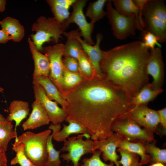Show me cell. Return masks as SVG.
I'll return each mask as SVG.
<instances>
[{
  "instance_id": "cell-1",
  "label": "cell",
  "mask_w": 166,
  "mask_h": 166,
  "mask_svg": "<svg viewBox=\"0 0 166 166\" xmlns=\"http://www.w3.org/2000/svg\"><path fill=\"white\" fill-rule=\"evenodd\" d=\"M61 93L67 103V117L86 128L93 140L111 136L114 121L134 107L130 96L104 77L85 79Z\"/></svg>"
},
{
  "instance_id": "cell-2",
  "label": "cell",
  "mask_w": 166,
  "mask_h": 166,
  "mask_svg": "<svg viewBox=\"0 0 166 166\" xmlns=\"http://www.w3.org/2000/svg\"><path fill=\"white\" fill-rule=\"evenodd\" d=\"M149 55V49L138 41L103 51L100 66L103 77L132 98L149 83L146 65Z\"/></svg>"
},
{
  "instance_id": "cell-3",
  "label": "cell",
  "mask_w": 166,
  "mask_h": 166,
  "mask_svg": "<svg viewBox=\"0 0 166 166\" xmlns=\"http://www.w3.org/2000/svg\"><path fill=\"white\" fill-rule=\"evenodd\" d=\"M141 16L145 30L155 35L159 42L166 41V6L162 0H148Z\"/></svg>"
},
{
  "instance_id": "cell-4",
  "label": "cell",
  "mask_w": 166,
  "mask_h": 166,
  "mask_svg": "<svg viewBox=\"0 0 166 166\" xmlns=\"http://www.w3.org/2000/svg\"><path fill=\"white\" fill-rule=\"evenodd\" d=\"M51 132L50 129L38 133L27 131L15 138V141L24 145L25 154L35 166H45L47 162L46 140Z\"/></svg>"
},
{
  "instance_id": "cell-5",
  "label": "cell",
  "mask_w": 166,
  "mask_h": 166,
  "mask_svg": "<svg viewBox=\"0 0 166 166\" xmlns=\"http://www.w3.org/2000/svg\"><path fill=\"white\" fill-rule=\"evenodd\" d=\"M106 16L110 24L114 36L118 39H125L130 35H135L136 29L142 33L145 30L141 28L136 15L125 16L113 8L112 0L106 3Z\"/></svg>"
},
{
  "instance_id": "cell-6",
  "label": "cell",
  "mask_w": 166,
  "mask_h": 166,
  "mask_svg": "<svg viewBox=\"0 0 166 166\" xmlns=\"http://www.w3.org/2000/svg\"><path fill=\"white\" fill-rule=\"evenodd\" d=\"M32 30L36 33L31 35L37 49L39 51L43 50L42 46L45 42L52 39L57 43L62 38L64 32L62 30L61 24L54 18H47L41 16L34 23Z\"/></svg>"
},
{
  "instance_id": "cell-7",
  "label": "cell",
  "mask_w": 166,
  "mask_h": 166,
  "mask_svg": "<svg viewBox=\"0 0 166 166\" xmlns=\"http://www.w3.org/2000/svg\"><path fill=\"white\" fill-rule=\"evenodd\" d=\"M111 129L113 132L123 135L125 139L130 141L144 143L154 140L153 133L141 128L128 113L115 120L112 124Z\"/></svg>"
},
{
  "instance_id": "cell-8",
  "label": "cell",
  "mask_w": 166,
  "mask_h": 166,
  "mask_svg": "<svg viewBox=\"0 0 166 166\" xmlns=\"http://www.w3.org/2000/svg\"><path fill=\"white\" fill-rule=\"evenodd\" d=\"M84 134L77 135V136L68 138L64 142V145L60 150L62 152H67L62 154L60 157L67 163L71 161L73 166H79V161L84 155L88 153H93L95 151L93 146V141L87 138L83 140Z\"/></svg>"
},
{
  "instance_id": "cell-9",
  "label": "cell",
  "mask_w": 166,
  "mask_h": 166,
  "mask_svg": "<svg viewBox=\"0 0 166 166\" xmlns=\"http://www.w3.org/2000/svg\"><path fill=\"white\" fill-rule=\"evenodd\" d=\"M87 1L86 0H76L72 6L73 11L71 15L61 24V28L64 32L70 23L76 24L80 30V34L83 38V40L90 45H94L95 43L91 37L94 24L87 21L83 13V8Z\"/></svg>"
},
{
  "instance_id": "cell-10",
  "label": "cell",
  "mask_w": 166,
  "mask_h": 166,
  "mask_svg": "<svg viewBox=\"0 0 166 166\" xmlns=\"http://www.w3.org/2000/svg\"><path fill=\"white\" fill-rule=\"evenodd\" d=\"M64 45L56 43L46 47L45 54L48 57L50 64L49 77L57 87L60 93L63 91L62 81L64 72L62 63Z\"/></svg>"
},
{
  "instance_id": "cell-11",
  "label": "cell",
  "mask_w": 166,
  "mask_h": 166,
  "mask_svg": "<svg viewBox=\"0 0 166 166\" xmlns=\"http://www.w3.org/2000/svg\"><path fill=\"white\" fill-rule=\"evenodd\" d=\"M63 34L67 38H72L77 39L80 42L82 49L87 55L94 68L95 77L103 78L101 71L100 63L102 57V50L100 47V43L103 38L102 35L100 33L97 34L96 42L94 45H91L85 42L81 38L78 30L71 31L68 32H64Z\"/></svg>"
},
{
  "instance_id": "cell-12",
  "label": "cell",
  "mask_w": 166,
  "mask_h": 166,
  "mask_svg": "<svg viewBox=\"0 0 166 166\" xmlns=\"http://www.w3.org/2000/svg\"><path fill=\"white\" fill-rule=\"evenodd\" d=\"M33 89L35 100L43 107L50 121L57 125L65 120L68 116L67 112L59 107L57 103L49 99L46 96L42 87L38 83L33 81Z\"/></svg>"
},
{
  "instance_id": "cell-13",
  "label": "cell",
  "mask_w": 166,
  "mask_h": 166,
  "mask_svg": "<svg viewBox=\"0 0 166 166\" xmlns=\"http://www.w3.org/2000/svg\"><path fill=\"white\" fill-rule=\"evenodd\" d=\"M146 72L151 75L153 81L151 83L154 89L162 88L164 82L165 71L161 48L156 47L150 49L146 65Z\"/></svg>"
},
{
  "instance_id": "cell-14",
  "label": "cell",
  "mask_w": 166,
  "mask_h": 166,
  "mask_svg": "<svg viewBox=\"0 0 166 166\" xmlns=\"http://www.w3.org/2000/svg\"><path fill=\"white\" fill-rule=\"evenodd\" d=\"M131 117L139 125L150 132H156L160 124L158 111L148 108L146 105L135 106L128 113Z\"/></svg>"
},
{
  "instance_id": "cell-15",
  "label": "cell",
  "mask_w": 166,
  "mask_h": 166,
  "mask_svg": "<svg viewBox=\"0 0 166 166\" xmlns=\"http://www.w3.org/2000/svg\"><path fill=\"white\" fill-rule=\"evenodd\" d=\"M124 139L123 135L114 132L111 136L106 139L93 140V148L95 150L101 152L102 158L105 161H110L116 166H120L118 163L119 156L116 150L119 142Z\"/></svg>"
},
{
  "instance_id": "cell-16",
  "label": "cell",
  "mask_w": 166,
  "mask_h": 166,
  "mask_svg": "<svg viewBox=\"0 0 166 166\" xmlns=\"http://www.w3.org/2000/svg\"><path fill=\"white\" fill-rule=\"evenodd\" d=\"M65 121L69 123L67 125L63 124V128L60 131L61 125L51 124L49 127V129L53 131V138L57 142L64 141L69 136L72 134H83L90 137L87 129L79 123L67 117Z\"/></svg>"
},
{
  "instance_id": "cell-17",
  "label": "cell",
  "mask_w": 166,
  "mask_h": 166,
  "mask_svg": "<svg viewBox=\"0 0 166 166\" xmlns=\"http://www.w3.org/2000/svg\"><path fill=\"white\" fill-rule=\"evenodd\" d=\"M32 110L29 118L22 124L23 129H34L42 126L48 124L49 119L42 105L35 100L33 103Z\"/></svg>"
},
{
  "instance_id": "cell-18",
  "label": "cell",
  "mask_w": 166,
  "mask_h": 166,
  "mask_svg": "<svg viewBox=\"0 0 166 166\" xmlns=\"http://www.w3.org/2000/svg\"><path fill=\"white\" fill-rule=\"evenodd\" d=\"M28 42L34 63L33 79L40 76L49 77L50 64L48 57L39 52L30 38H28Z\"/></svg>"
},
{
  "instance_id": "cell-19",
  "label": "cell",
  "mask_w": 166,
  "mask_h": 166,
  "mask_svg": "<svg viewBox=\"0 0 166 166\" xmlns=\"http://www.w3.org/2000/svg\"><path fill=\"white\" fill-rule=\"evenodd\" d=\"M33 81L41 85L44 89L48 98L59 104L65 111L67 103L63 98L57 87L49 77L40 76L33 79Z\"/></svg>"
},
{
  "instance_id": "cell-20",
  "label": "cell",
  "mask_w": 166,
  "mask_h": 166,
  "mask_svg": "<svg viewBox=\"0 0 166 166\" xmlns=\"http://www.w3.org/2000/svg\"><path fill=\"white\" fill-rule=\"evenodd\" d=\"M9 110L10 114L6 120L9 122L15 121V125L14 130L16 131L17 127L29 114L30 111L29 104L26 101L14 100L10 104Z\"/></svg>"
},
{
  "instance_id": "cell-21",
  "label": "cell",
  "mask_w": 166,
  "mask_h": 166,
  "mask_svg": "<svg viewBox=\"0 0 166 166\" xmlns=\"http://www.w3.org/2000/svg\"><path fill=\"white\" fill-rule=\"evenodd\" d=\"M76 0H48L46 1L50 7L54 18L61 24L69 16V8Z\"/></svg>"
},
{
  "instance_id": "cell-22",
  "label": "cell",
  "mask_w": 166,
  "mask_h": 166,
  "mask_svg": "<svg viewBox=\"0 0 166 166\" xmlns=\"http://www.w3.org/2000/svg\"><path fill=\"white\" fill-rule=\"evenodd\" d=\"M2 29L5 31L15 42L21 41L24 35V27L17 19L7 17L0 22Z\"/></svg>"
},
{
  "instance_id": "cell-23",
  "label": "cell",
  "mask_w": 166,
  "mask_h": 166,
  "mask_svg": "<svg viewBox=\"0 0 166 166\" xmlns=\"http://www.w3.org/2000/svg\"><path fill=\"white\" fill-rule=\"evenodd\" d=\"M163 91L162 88L154 89L151 84L148 83L143 86L132 98V103L134 106L146 105L148 102L154 100Z\"/></svg>"
},
{
  "instance_id": "cell-24",
  "label": "cell",
  "mask_w": 166,
  "mask_h": 166,
  "mask_svg": "<svg viewBox=\"0 0 166 166\" xmlns=\"http://www.w3.org/2000/svg\"><path fill=\"white\" fill-rule=\"evenodd\" d=\"M117 147L138 154L141 158L140 162L141 165L149 163L150 156L147 153L146 148L143 142H134L124 139L119 142Z\"/></svg>"
},
{
  "instance_id": "cell-25",
  "label": "cell",
  "mask_w": 166,
  "mask_h": 166,
  "mask_svg": "<svg viewBox=\"0 0 166 166\" xmlns=\"http://www.w3.org/2000/svg\"><path fill=\"white\" fill-rule=\"evenodd\" d=\"M17 137L11 122L0 121V152H5L10 140Z\"/></svg>"
},
{
  "instance_id": "cell-26",
  "label": "cell",
  "mask_w": 166,
  "mask_h": 166,
  "mask_svg": "<svg viewBox=\"0 0 166 166\" xmlns=\"http://www.w3.org/2000/svg\"><path fill=\"white\" fill-rule=\"evenodd\" d=\"M108 1L97 0L89 3L85 15L90 18L92 23L94 24L106 15V12L104 10V7Z\"/></svg>"
},
{
  "instance_id": "cell-27",
  "label": "cell",
  "mask_w": 166,
  "mask_h": 166,
  "mask_svg": "<svg viewBox=\"0 0 166 166\" xmlns=\"http://www.w3.org/2000/svg\"><path fill=\"white\" fill-rule=\"evenodd\" d=\"M112 1L116 8L115 9L119 13L127 16L135 15L138 21L139 9L133 0H113Z\"/></svg>"
},
{
  "instance_id": "cell-28",
  "label": "cell",
  "mask_w": 166,
  "mask_h": 166,
  "mask_svg": "<svg viewBox=\"0 0 166 166\" xmlns=\"http://www.w3.org/2000/svg\"><path fill=\"white\" fill-rule=\"evenodd\" d=\"M79 73L85 79H91L95 77L94 68L87 54L81 50L77 59Z\"/></svg>"
},
{
  "instance_id": "cell-29",
  "label": "cell",
  "mask_w": 166,
  "mask_h": 166,
  "mask_svg": "<svg viewBox=\"0 0 166 166\" xmlns=\"http://www.w3.org/2000/svg\"><path fill=\"white\" fill-rule=\"evenodd\" d=\"M144 143L146 148L147 153L150 156L149 163L152 164L160 163L166 165V149H161L157 147L154 140L152 142Z\"/></svg>"
},
{
  "instance_id": "cell-30",
  "label": "cell",
  "mask_w": 166,
  "mask_h": 166,
  "mask_svg": "<svg viewBox=\"0 0 166 166\" xmlns=\"http://www.w3.org/2000/svg\"><path fill=\"white\" fill-rule=\"evenodd\" d=\"M85 79L79 73L70 72L64 66L62 81V92L73 89Z\"/></svg>"
},
{
  "instance_id": "cell-31",
  "label": "cell",
  "mask_w": 166,
  "mask_h": 166,
  "mask_svg": "<svg viewBox=\"0 0 166 166\" xmlns=\"http://www.w3.org/2000/svg\"><path fill=\"white\" fill-rule=\"evenodd\" d=\"M64 45L63 56L71 57L77 60L79 53L82 49L80 42L77 39L69 38Z\"/></svg>"
},
{
  "instance_id": "cell-32",
  "label": "cell",
  "mask_w": 166,
  "mask_h": 166,
  "mask_svg": "<svg viewBox=\"0 0 166 166\" xmlns=\"http://www.w3.org/2000/svg\"><path fill=\"white\" fill-rule=\"evenodd\" d=\"M24 145L16 141L13 144L12 149L16 152V156L10 161L12 165L18 164L21 166H35L26 157L24 152Z\"/></svg>"
},
{
  "instance_id": "cell-33",
  "label": "cell",
  "mask_w": 166,
  "mask_h": 166,
  "mask_svg": "<svg viewBox=\"0 0 166 166\" xmlns=\"http://www.w3.org/2000/svg\"><path fill=\"white\" fill-rule=\"evenodd\" d=\"M53 133L49 135L46 140V148L48 159L45 166H61L60 159V150L57 151L54 148L52 142Z\"/></svg>"
},
{
  "instance_id": "cell-34",
  "label": "cell",
  "mask_w": 166,
  "mask_h": 166,
  "mask_svg": "<svg viewBox=\"0 0 166 166\" xmlns=\"http://www.w3.org/2000/svg\"><path fill=\"white\" fill-rule=\"evenodd\" d=\"M117 151L120 154L121 159L118 160L120 165L122 166H141L139 162V156L126 150L119 148Z\"/></svg>"
},
{
  "instance_id": "cell-35",
  "label": "cell",
  "mask_w": 166,
  "mask_h": 166,
  "mask_svg": "<svg viewBox=\"0 0 166 166\" xmlns=\"http://www.w3.org/2000/svg\"><path fill=\"white\" fill-rule=\"evenodd\" d=\"M89 158H84L82 160L83 164L81 166H114V164L110 162L107 164L103 162L100 158L101 152L96 150Z\"/></svg>"
},
{
  "instance_id": "cell-36",
  "label": "cell",
  "mask_w": 166,
  "mask_h": 166,
  "mask_svg": "<svg viewBox=\"0 0 166 166\" xmlns=\"http://www.w3.org/2000/svg\"><path fill=\"white\" fill-rule=\"evenodd\" d=\"M142 33L143 37L142 44L144 47L150 50L155 48L156 45L158 47L161 48V45L159 42L158 39L155 35L145 30Z\"/></svg>"
},
{
  "instance_id": "cell-37",
  "label": "cell",
  "mask_w": 166,
  "mask_h": 166,
  "mask_svg": "<svg viewBox=\"0 0 166 166\" xmlns=\"http://www.w3.org/2000/svg\"><path fill=\"white\" fill-rule=\"evenodd\" d=\"M64 67L68 71L74 73H79L78 61L76 59L71 57H64L62 59Z\"/></svg>"
},
{
  "instance_id": "cell-38",
  "label": "cell",
  "mask_w": 166,
  "mask_h": 166,
  "mask_svg": "<svg viewBox=\"0 0 166 166\" xmlns=\"http://www.w3.org/2000/svg\"><path fill=\"white\" fill-rule=\"evenodd\" d=\"M159 113L160 124L164 129V133H166V107L158 111Z\"/></svg>"
},
{
  "instance_id": "cell-39",
  "label": "cell",
  "mask_w": 166,
  "mask_h": 166,
  "mask_svg": "<svg viewBox=\"0 0 166 166\" xmlns=\"http://www.w3.org/2000/svg\"><path fill=\"white\" fill-rule=\"evenodd\" d=\"M10 40V36L2 29L0 30V43H5Z\"/></svg>"
},
{
  "instance_id": "cell-40",
  "label": "cell",
  "mask_w": 166,
  "mask_h": 166,
  "mask_svg": "<svg viewBox=\"0 0 166 166\" xmlns=\"http://www.w3.org/2000/svg\"><path fill=\"white\" fill-rule=\"evenodd\" d=\"M7 160L5 152H0V166H7Z\"/></svg>"
},
{
  "instance_id": "cell-41",
  "label": "cell",
  "mask_w": 166,
  "mask_h": 166,
  "mask_svg": "<svg viewBox=\"0 0 166 166\" xmlns=\"http://www.w3.org/2000/svg\"><path fill=\"white\" fill-rule=\"evenodd\" d=\"M6 1L0 0V12L4 11L5 9Z\"/></svg>"
},
{
  "instance_id": "cell-42",
  "label": "cell",
  "mask_w": 166,
  "mask_h": 166,
  "mask_svg": "<svg viewBox=\"0 0 166 166\" xmlns=\"http://www.w3.org/2000/svg\"><path fill=\"white\" fill-rule=\"evenodd\" d=\"M4 90V89L0 87V93L2 92ZM0 121L6 122L7 121L6 119L0 113Z\"/></svg>"
},
{
  "instance_id": "cell-43",
  "label": "cell",
  "mask_w": 166,
  "mask_h": 166,
  "mask_svg": "<svg viewBox=\"0 0 166 166\" xmlns=\"http://www.w3.org/2000/svg\"><path fill=\"white\" fill-rule=\"evenodd\" d=\"M149 166H166L165 165L160 163H156L151 164Z\"/></svg>"
}]
</instances>
